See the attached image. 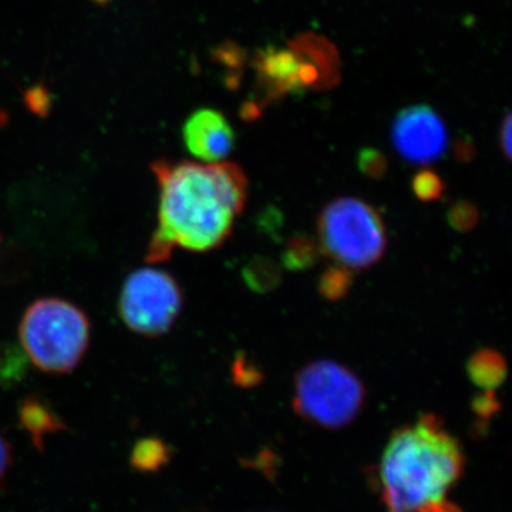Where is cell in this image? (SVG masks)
Wrapping results in <instances>:
<instances>
[{
	"label": "cell",
	"instance_id": "52a82bcc",
	"mask_svg": "<svg viewBox=\"0 0 512 512\" xmlns=\"http://www.w3.org/2000/svg\"><path fill=\"white\" fill-rule=\"evenodd\" d=\"M183 303V291L173 275L161 269L141 268L124 281L119 315L131 332L158 338L173 328Z\"/></svg>",
	"mask_w": 512,
	"mask_h": 512
},
{
	"label": "cell",
	"instance_id": "e0dca14e",
	"mask_svg": "<svg viewBox=\"0 0 512 512\" xmlns=\"http://www.w3.org/2000/svg\"><path fill=\"white\" fill-rule=\"evenodd\" d=\"M412 188L414 195L424 202L439 200L444 192V184L439 175L429 170L421 171L413 178Z\"/></svg>",
	"mask_w": 512,
	"mask_h": 512
},
{
	"label": "cell",
	"instance_id": "7402d4cb",
	"mask_svg": "<svg viewBox=\"0 0 512 512\" xmlns=\"http://www.w3.org/2000/svg\"><path fill=\"white\" fill-rule=\"evenodd\" d=\"M473 410L478 416L485 417V419L494 416L500 410V403H498L494 390H484V393L477 396L473 402Z\"/></svg>",
	"mask_w": 512,
	"mask_h": 512
},
{
	"label": "cell",
	"instance_id": "4fadbf2b",
	"mask_svg": "<svg viewBox=\"0 0 512 512\" xmlns=\"http://www.w3.org/2000/svg\"><path fill=\"white\" fill-rule=\"evenodd\" d=\"M28 356L12 343L0 342V387H13L28 373Z\"/></svg>",
	"mask_w": 512,
	"mask_h": 512
},
{
	"label": "cell",
	"instance_id": "ba28073f",
	"mask_svg": "<svg viewBox=\"0 0 512 512\" xmlns=\"http://www.w3.org/2000/svg\"><path fill=\"white\" fill-rule=\"evenodd\" d=\"M392 143L394 150L407 163H436L447 151L446 123L427 104H414L397 113L392 124Z\"/></svg>",
	"mask_w": 512,
	"mask_h": 512
},
{
	"label": "cell",
	"instance_id": "5bb4252c",
	"mask_svg": "<svg viewBox=\"0 0 512 512\" xmlns=\"http://www.w3.org/2000/svg\"><path fill=\"white\" fill-rule=\"evenodd\" d=\"M319 254L318 242L306 235H296L286 244L282 262H284L285 268L291 269V271H303V269L315 265Z\"/></svg>",
	"mask_w": 512,
	"mask_h": 512
},
{
	"label": "cell",
	"instance_id": "7a4b0ae2",
	"mask_svg": "<svg viewBox=\"0 0 512 512\" xmlns=\"http://www.w3.org/2000/svg\"><path fill=\"white\" fill-rule=\"evenodd\" d=\"M460 441L436 414L394 431L379 466L387 512H463L447 495L463 476Z\"/></svg>",
	"mask_w": 512,
	"mask_h": 512
},
{
	"label": "cell",
	"instance_id": "ac0fdd59",
	"mask_svg": "<svg viewBox=\"0 0 512 512\" xmlns=\"http://www.w3.org/2000/svg\"><path fill=\"white\" fill-rule=\"evenodd\" d=\"M357 165L366 177L373 178V180L382 178L387 171L386 158L375 148H363L357 158Z\"/></svg>",
	"mask_w": 512,
	"mask_h": 512
},
{
	"label": "cell",
	"instance_id": "9c48e42d",
	"mask_svg": "<svg viewBox=\"0 0 512 512\" xmlns=\"http://www.w3.org/2000/svg\"><path fill=\"white\" fill-rule=\"evenodd\" d=\"M185 147L202 163H222L235 147V131L221 111H194L183 126Z\"/></svg>",
	"mask_w": 512,
	"mask_h": 512
},
{
	"label": "cell",
	"instance_id": "44dd1931",
	"mask_svg": "<svg viewBox=\"0 0 512 512\" xmlns=\"http://www.w3.org/2000/svg\"><path fill=\"white\" fill-rule=\"evenodd\" d=\"M13 467V448L10 441L0 431V495L6 491L10 468Z\"/></svg>",
	"mask_w": 512,
	"mask_h": 512
},
{
	"label": "cell",
	"instance_id": "5b68a950",
	"mask_svg": "<svg viewBox=\"0 0 512 512\" xmlns=\"http://www.w3.org/2000/svg\"><path fill=\"white\" fill-rule=\"evenodd\" d=\"M320 254L345 268H370L383 258L387 247L386 225L369 202L355 197L330 201L318 217Z\"/></svg>",
	"mask_w": 512,
	"mask_h": 512
},
{
	"label": "cell",
	"instance_id": "7c38bea8",
	"mask_svg": "<svg viewBox=\"0 0 512 512\" xmlns=\"http://www.w3.org/2000/svg\"><path fill=\"white\" fill-rule=\"evenodd\" d=\"M173 456V447L160 437H144L131 448L130 466L137 473L156 474L171 463Z\"/></svg>",
	"mask_w": 512,
	"mask_h": 512
},
{
	"label": "cell",
	"instance_id": "30bf717a",
	"mask_svg": "<svg viewBox=\"0 0 512 512\" xmlns=\"http://www.w3.org/2000/svg\"><path fill=\"white\" fill-rule=\"evenodd\" d=\"M18 417L20 427L29 434L33 447L42 456L46 451V437L69 430L49 402L37 394H29L19 403Z\"/></svg>",
	"mask_w": 512,
	"mask_h": 512
},
{
	"label": "cell",
	"instance_id": "8fae6325",
	"mask_svg": "<svg viewBox=\"0 0 512 512\" xmlns=\"http://www.w3.org/2000/svg\"><path fill=\"white\" fill-rule=\"evenodd\" d=\"M467 375L483 390H495L507 377V362L500 352L481 349L468 359Z\"/></svg>",
	"mask_w": 512,
	"mask_h": 512
},
{
	"label": "cell",
	"instance_id": "2e32d148",
	"mask_svg": "<svg viewBox=\"0 0 512 512\" xmlns=\"http://www.w3.org/2000/svg\"><path fill=\"white\" fill-rule=\"evenodd\" d=\"M244 278L249 288L256 292H266L271 291L274 286L279 284L281 272L274 262L268 261V259H258L245 268Z\"/></svg>",
	"mask_w": 512,
	"mask_h": 512
},
{
	"label": "cell",
	"instance_id": "d6986e66",
	"mask_svg": "<svg viewBox=\"0 0 512 512\" xmlns=\"http://www.w3.org/2000/svg\"><path fill=\"white\" fill-rule=\"evenodd\" d=\"M448 222L457 231H470L476 227L478 222V211L474 205L468 202H458L448 211Z\"/></svg>",
	"mask_w": 512,
	"mask_h": 512
},
{
	"label": "cell",
	"instance_id": "cb8c5ba5",
	"mask_svg": "<svg viewBox=\"0 0 512 512\" xmlns=\"http://www.w3.org/2000/svg\"><path fill=\"white\" fill-rule=\"evenodd\" d=\"M96 2L104 3L107 2V0H96Z\"/></svg>",
	"mask_w": 512,
	"mask_h": 512
},
{
	"label": "cell",
	"instance_id": "9a60e30c",
	"mask_svg": "<svg viewBox=\"0 0 512 512\" xmlns=\"http://www.w3.org/2000/svg\"><path fill=\"white\" fill-rule=\"evenodd\" d=\"M353 284L350 269L342 265L329 266L319 278V293L330 302H338L348 295Z\"/></svg>",
	"mask_w": 512,
	"mask_h": 512
},
{
	"label": "cell",
	"instance_id": "8992f818",
	"mask_svg": "<svg viewBox=\"0 0 512 512\" xmlns=\"http://www.w3.org/2000/svg\"><path fill=\"white\" fill-rule=\"evenodd\" d=\"M365 400V384L352 370L319 360L303 367L296 376L292 404L301 419L336 430L356 419Z\"/></svg>",
	"mask_w": 512,
	"mask_h": 512
},
{
	"label": "cell",
	"instance_id": "3957f363",
	"mask_svg": "<svg viewBox=\"0 0 512 512\" xmlns=\"http://www.w3.org/2000/svg\"><path fill=\"white\" fill-rule=\"evenodd\" d=\"M258 92L256 111L299 92L329 90L340 82L338 50L326 37L305 33L284 47H268L254 59ZM254 109V110H255Z\"/></svg>",
	"mask_w": 512,
	"mask_h": 512
},
{
	"label": "cell",
	"instance_id": "277c9868",
	"mask_svg": "<svg viewBox=\"0 0 512 512\" xmlns=\"http://www.w3.org/2000/svg\"><path fill=\"white\" fill-rule=\"evenodd\" d=\"M20 345L37 369L52 375L72 372L90 345V320L82 309L59 298L37 299L19 326Z\"/></svg>",
	"mask_w": 512,
	"mask_h": 512
},
{
	"label": "cell",
	"instance_id": "ffe728a7",
	"mask_svg": "<svg viewBox=\"0 0 512 512\" xmlns=\"http://www.w3.org/2000/svg\"><path fill=\"white\" fill-rule=\"evenodd\" d=\"M234 379L239 386H254L262 380V372L259 367L252 365L247 357L238 356L234 363Z\"/></svg>",
	"mask_w": 512,
	"mask_h": 512
},
{
	"label": "cell",
	"instance_id": "6da1fadb",
	"mask_svg": "<svg viewBox=\"0 0 512 512\" xmlns=\"http://www.w3.org/2000/svg\"><path fill=\"white\" fill-rule=\"evenodd\" d=\"M151 171L158 185V225L146 261H168L177 248L210 252L234 228L248 197V180L234 163L157 160Z\"/></svg>",
	"mask_w": 512,
	"mask_h": 512
},
{
	"label": "cell",
	"instance_id": "603a6c76",
	"mask_svg": "<svg viewBox=\"0 0 512 512\" xmlns=\"http://www.w3.org/2000/svg\"><path fill=\"white\" fill-rule=\"evenodd\" d=\"M511 128V114L507 113V116H505L503 121H501L500 127V147L501 150H503L504 156L507 158V160H510L511 158Z\"/></svg>",
	"mask_w": 512,
	"mask_h": 512
}]
</instances>
